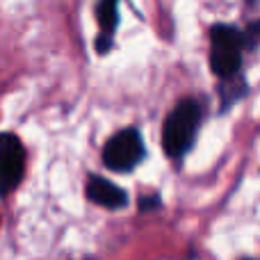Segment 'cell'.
<instances>
[{
  "label": "cell",
  "instance_id": "1",
  "mask_svg": "<svg viewBox=\"0 0 260 260\" xmlns=\"http://www.w3.org/2000/svg\"><path fill=\"white\" fill-rule=\"evenodd\" d=\"M203 110L201 103L194 99H185L169 112L162 128V148L169 157L178 160L192 148L197 139L199 126H201Z\"/></svg>",
  "mask_w": 260,
  "mask_h": 260
},
{
  "label": "cell",
  "instance_id": "2",
  "mask_svg": "<svg viewBox=\"0 0 260 260\" xmlns=\"http://www.w3.org/2000/svg\"><path fill=\"white\" fill-rule=\"evenodd\" d=\"M247 48L244 32L233 25H215L210 30V67L212 73L224 78H233L242 67V50Z\"/></svg>",
  "mask_w": 260,
  "mask_h": 260
},
{
  "label": "cell",
  "instance_id": "3",
  "mask_svg": "<svg viewBox=\"0 0 260 260\" xmlns=\"http://www.w3.org/2000/svg\"><path fill=\"white\" fill-rule=\"evenodd\" d=\"M144 157H146V146H144V139L137 128L119 130L103 146L105 167H108L110 171H117V174H128V171H133L135 167L142 165Z\"/></svg>",
  "mask_w": 260,
  "mask_h": 260
},
{
  "label": "cell",
  "instance_id": "4",
  "mask_svg": "<svg viewBox=\"0 0 260 260\" xmlns=\"http://www.w3.org/2000/svg\"><path fill=\"white\" fill-rule=\"evenodd\" d=\"M25 174V148L12 133L3 135V192L9 194Z\"/></svg>",
  "mask_w": 260,
  "mask_h": 260
},
{
  "label": "cell",
  "instance_id": "5",
  "mask_svg": "<svg viewBox=\"0 0 260 260\" xmlns=\"http://www.w3.org/2000/svg\"><path fill=\"white\" fill-rule=\"evenodd\" d=\"M85 192H87V199L101 208L117 210V208L128 206V194L123 192L119 185H114V183H110L108 178H103V176H89Z\"/></svg>",
  "mask_w": 260,
  "mask_h": 260
},
{
  "label": "cell",
  "instance_id": "6",
  "mask_svg": "<svg viewBox=\"0 0 260 260\" xmlns=\"http://www.w3.org/2000/svg\"><path fill=\"white\" fill-rule=\"evenodd\" d=\"M96 18L101 25V35H110L119 25V0H99L96 5Z\"/></svg>",
  "mask_w": 260,
  "mask_h": 260
},
{
  "label": "cell",
  "instance_id": "7",
  "mask_svg": "<svg viewBox=\"0 0 260 260\" xmlns=\"http://www.w3.org/2000/svg\"><path fill=\"white\" fill-rule=\"evenodd\" d=\"M244 39H247V48H256V46H260V21L251 23V25L247 27Z\"/></svg>",
  "mask_w": 260,
  "mask_h": 260
},
{
  "label": "cell",
  "instance_id": "8",
  "mask_svg": "<svg viewBox=\"0 0 260 260\" xmlns=\"http://www.w3.org/2000/svg\"><path fill=\"white\" fill-rule=\"evenodd\" d=\"M157 203H160V199H142V201H139V208H142V210H146V208H151V206H157Z\"/></svg>",
  "mask_w": 260,
  "mask_h": 260
},
{
  "label": "cell",
  "instance_id": "9",
  "mask_svg": "<svg viewBox=\"0 0 260 260\" xmlns=\"http://www.w3.org/2000/svg\"><path fill=\"white\" fill-rule=\"evenodd\" d=\"M244 260H251V258H244Z\"/></svg>",
  "mask_w": 260,
  "mask_h": 260
}]
</instances>
